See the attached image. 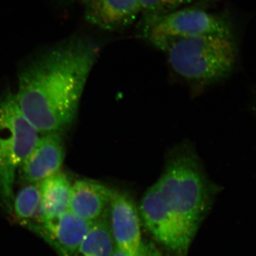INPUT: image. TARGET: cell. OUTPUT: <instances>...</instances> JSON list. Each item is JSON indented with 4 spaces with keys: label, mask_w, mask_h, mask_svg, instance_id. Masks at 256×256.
<instances>
[{
    "label": "cell",
    "mask_w": 256,
    "mask_h": 256,
    "mask_svg": "<svg viewBox=\"0 0 256 256\" xmlns=\"http://www.w3.org/2000/svg\"><path fill=\"white\" fill-rule=\"evenodd\" d=\"M99 48L74 37L50 48L24 69L16 102L38 133L60 132L73 122Z\"/></svg>",
    "instance_id": "6da1fadb"
},
{
    "label": "cell",
    "mask_w": 256,
    "mask_h": 256,
    "mask_svg": "<svg viewBox=\"0 0 256 256\" xmlns=\"http://www.w3.org/2000/svg\"><path fill=\"white\" fill-rule=\"evenodd\" d=\"M163 200L188 238H194L216 193L192 144L170 150L164 172L156 183Z\"/></svg>",
    "instance_id": "7a4b0ae2"
},
{
    "label": "cell",
    "mask_w": 256,
    "mask_h": 256,
    "mask_svg": "<svg viewBox=\"0 0 256 256\" xmlns=\"http://www.w3.org/2000/svg\"><path fill=\"white\" fill-rule=\"evenodd\" d=\"M172 68L193 85L208 86L232 73L237 60L234 36L202 35L172 42L162 50Z\"/></svg>",
    "instance_id": "3957f363"
},
{
    "label": "cell",
    "mask_w": 256,
    "mask_h": 256,
    "mask_svg": "<svg viewBox=\"0 0 256 256\" xmlns=\"http://www.w3.org/2000/svg\"><path fill=\"white\" fill-rule=\"evenodd\" d=\"M38 132L25 118L16 98L8 94L0 102V198L13 212L15 174L38 142Z\"/></svg>",
    "instance_id": "277c9868"
},
{
    "label": "cell",
    "mask_w": 256,
    "mask_h": 256,
    "mask_svg": "<svg viewBox=\"0 0 256 256\" xmlns=\"http://www.w3.org/2000/svg\"><path fill=\"white\" fill-rule=\"evenodd\" d=\"M142 37L158 50L182 38L220 34L233 36L230 22L202 8L184 6L140 25Z\"/></svg>",
    "instance_id": "5b68a950"
},
{
    "label": "cell",
    "mask_w": 256,
    "mask_h": 256,
    "mask_svg": "<svg viewBox=\"0 0 256 256\" xmlns=\"http://www.w3.org/2000/svg\"><path fill=\"white\" fill-rule=\"evenodd\" d=\"M138 210L144 226L156 240L180 255L188 252L192 240L165 203L156 184L144 193Z\"/></svg>",
    "instance_id": "8992f818"
},
{
    "label": "cell",
    "mask_w": 256,
    "mask_h": 256,
    "mask_svg": "<svg viewBox=\"0 0 256 256\" xmlns=\"http://www.w3.org/2000/svg\"><path fill=\"white\" fill-rule=\"evenodd\" d=\"M92 222L82 220L68 210L40 223L25 226L44 239L60 256H73Z\"/></svg>",
    "instance_id": "52a82bcc"
},
{
    "label": "cell",
    "mask_w": 256,
    "mask_h": 256,
    "mask_svg": "<svg viewBox=\"0 0 256 256\" xmlns=\"http://www.w3.org/2000/svg\"><path fill=\"white\" fill-rule=\"evenodd\" d=\"M87 22L107 32H122L140 18L139 0H78Z\"/></svg>",
    "instance_id": "ba28073f"
},
{
    "label": "cell",
    "mask_w": 256,
    "mask_h": 256,
    "mask_svg": "<svg viewBox=\"0 0 256 256\" xmlns=\"http://www.w3.org/2000/svg\"><path fill=\"white\" fill-rule=\"evenodd\" d=\"M111 230L116 247L136 256L142 244L138 210L129 195L114 190L109 206Z\"/></svg>",
    "instance_id": "9c48e42d"
},
{
    "label": "cell",
    "mask_w": 256,
    "mask_h": 256,
    "mask_svg": "<svg viewBox=\"0 0 256 256\" xmlns=\"http://www.w3.org/2000/svg\"><path fill=\"white\" fill-rule=\"evenodd\" d=\"M64 154V143L60 133L45 134L38 139L34 149L21 165L22 180L28 184H40L60 172Z\"/></svg>",
    "instance_id": "30bf717a"
},
{
    "label": "cell",
    "mask_w": 256,
    "mask_h": 256,
    "mask_svg": "<svg viewBox=\"0 0 256 256\" xmlns=\"http://www.w3.org/2000/svg\"><path fill=\"white\" fill-rule=\"evenodd\" d=\"M114 192L97 182L78 180L72 186L68 210L82 220L94 222L110 206Z\"/></svg>",
    "instance_id": "8fae6325"
},
{
    "label": "cell",
    "mask_w": 256,
    "mask_h": 256,
    "mask_svg": "<svg viewBox=\"0 0 256 256\" xmlns=\"http://www.w3.org/2000/svg\"><path fill=\"white\" fill-rule=\"evenodd\" d=\"M38 184L44 220L60 215L68 210L72 185L66 174L58 172Z\"/></svg>",
    "instance_id": "7c38bea8"
},
{
    "label": "cell",
    "mask_w": 256,
    "mask_h": 256,
    "mask_svg": "<svg viewBox=\"0 0 256 256\" xmlns=\"http://www.w3.org/2000/svg\"><path fill=\"white\" fill-rule=\"evenodd\" d=\"M116 247L111 230L108 207L98 218L92 222L77 254L78 256H112Z\"/></svg>",
    "instance_id": "4fadbf2b"
},
{
    "label": "cell",
    "mask_w": 256,
    "mask_h": 256,
    "mask_svg": "<svg viewBox=\"0 0 256 256\" xmlns=\"http://www.w3.org/2000/svg\"><path fill=\"white\" fill-rule=\"evenodd\" d=\"M13 212L23 224H38L44 220L40 184H30L14 198Z\"/></svg>",
    "instance_id": "5bb4252c"
},
{
    "label": "cell",
    "mask_w": 256,
    "mask_h": 256,
    "mask_svg": "<svg viewBox=\"0 0 256 256\" xmlns=\"http://www.w3.org/2000/svg\"><path fill=\"white\" fill-rule=\"evenodd\" d=\"M141 8L140 25L192 4L194 0H139Z\"/></svg>",
    "instance_id": "9a60e30c"
},
{
    "label": "cell",
    "mask_w": 256,
    "mask_h": 256,
    "mask_svg": "<svg viewBox=\"0 0 256 256\" xmlns=\"http://www.w3.org/2000/svg\"><path fill=\"white\" fill-rule=\"evenodd\" d=\"M112 256H131L116 247ZM136 256H162L158 248L151 242H142L139 252Z\"/></svg>",
    "instance_id": "2e32d148"
},
{
    "label": "cell",
    "mask_w": 256,
    "mask_h": 256,
    "mask_svg": "<svg viewBox=\"0 0 256 256\" xmlns=\"http://www.w3.org/2000/svg\"><path fill=\"white\" fill-rule=\"evenodd\" d=\"M63 2H70L73 1V0H62Z\"/></svg>",
    "instance_id": "e0dca14e"
},
{
    "label": "cell",
    "mask_w": 256,
    "mask_h": 256,
    "mask_svg": "<svg viewBox=\"0 0 256 256\" xmlns=\"http://www.w3.org/2000/svg\"></svg>",
    "instance_id": "ac0fdd59"
}]
</instances>
